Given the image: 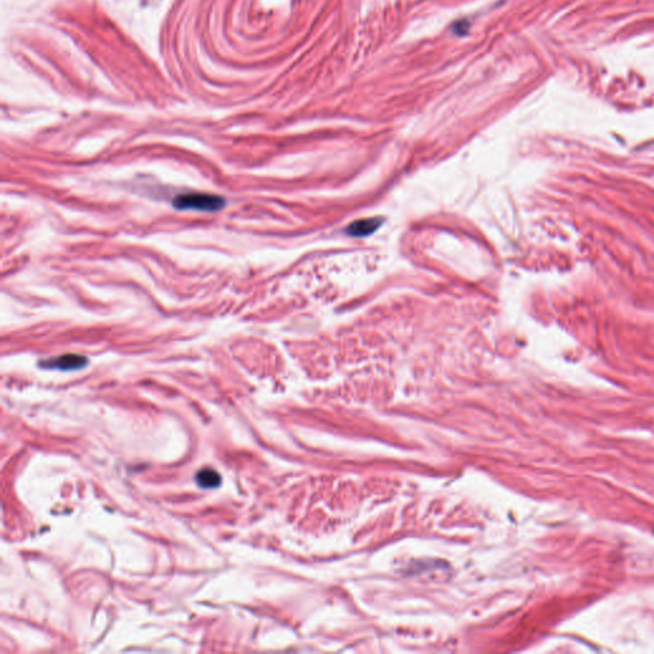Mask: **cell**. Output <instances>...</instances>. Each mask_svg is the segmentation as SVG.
I'll return each instance as SVG.
<instances>
[{
    "instance_id": "obj_1",
    "label": "cell",
    "mask_w": 654,
    "mask_h": 654,
    "mask_svg": "<svg viewBox=\"0 0 654 654\" xmlns=\"http://www.w3.org/2000/svg\"><path fill=\"white\" fill-rule=\"evenodd\" d=\"M173 206L179 211H197V212H217L226 206V201L221 196L212 193L191 192L179 194L173 201Z\"/></svg>"
},
{
    "instance_id": "obj_2",
    "label": "cell",
    "mask_w": 654,
    "mask_h": 654,
    "mask_svg": "<svg viewBox=\"0 0 654 654\" xmlns=\"http://www.w3.org/2000/svg\"><path fill=\"white\" fill-rule=\"evenodd\" d=\"M88 359L81 354H64L56 358L47 359L40 362V367L58 371H77L87 366Z\"/></svg>"
},
{
    "instance_id": "obj_3",
    "label": "cell",
    "mask_w": 654,
    "mask_h": 654,
    "mask_svg": "<svg viewBox=\"0 0 654 654\" xmlns=\"http://www.w3.org/2000/svg\"><path fill=\"white\" fill-rule=\"evenodd\" d=\"M383 224V220L380 217H374V219H364V220H358L355 223L351 224L346 229L349 235L353 237H366L372 233L376 232Z\"/></svg>"
},
{
    "instance_id": "obj_4",
    "label": "cell",
    "mask_w": 654,
    "mask_h": 654,
    "mask_svg": "<svg viewBox=\"0 0 654 654\" xmlns=\"http://www.w3.org/2000/svg\"><path fill=\"white\" fill-rule=\"evenodd\" d=\"M196 483L197 486L202 489H215L221 486V476L219 471L212 469V468H205L201 469L196 474Z\"/></svg>"
}]
</instances>
